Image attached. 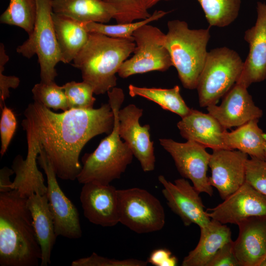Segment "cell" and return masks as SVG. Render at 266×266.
<instances>
[{
    "mask_svg": "<svg viewBox=\"0 0 266 266\" xmlns=\"http://www.w3.org/2000/svg\"><path fill=\"white\" fill-rule=\"evenodd\" d=\"M24 115L21 125L26 132L27 151L38 155L39 149L43 150L57 177L64 180L77 179L82 167L79 158L83 148L95 136L110 133L114 122L109 103L96 109L55 113L33 101Z\"/></svg>",
    "mask_w": 266,
    "mask_h": 266,
    "instance_id": "cell-1",
    "label": "cell"
},
{
    "mask_svg": "<svg viewBox=\"0 0 266 266\" xmlns=\"http://www.w3.org/2000/svg\"><path fill=\"white\" fill-rule=\"evenodd\" d=\"M27 200L15 190L0 192V266H37L40 261Z\"/></svg>",
    "mask_w": 266,
    "mask_h": 266,
    "instance_id": "cell-2",
    "label": "cell"
},
{
    "mask_svg": "<svg viewBox=\"0 0 266 266\" xmlns=\"http://www.w3.org/2000/svg\"><path fill=\"white\" fill-rule=\"evenodd\" d=\"M135 47L133 37L114 38L89 33L72 66L80 70L83 81L92 87L95 94H104L116 87V74Z\"/></svg>",
    "mask_w": 266,
    "mask_h": 266,
    "instance_id": "cell-3",
    "label": "cell"
},
{
    "mask_svg": "<svg viewBox=\"0 0 266 266\" xmlns=\"http://www.w3.org/2000/svg\"><path fill=\"white\" fill-rule=\"evenodd\" d=\"M108 103L114 113L112 132L103 138L95 150L85 154L77 180L80 183L96 182L107 185L120 178L131 164L133 155L119 133L118 112L125 99L123 90L114 87L107 92Z\"/></svg>",
    "mask_w": 266,
    "mask_h": 266,
    "instance_id": "cell-4",
    "label": "cell"
},
{
    "mask_svg": "<svg viewBox=\"0 0 266 266\" xmlns=\"http://www.w3.org/2000/svg\"><path fill=\"white\" fill-rule=\"evenodd\" d=\"M165 45L183 87L197 88L208 53L209 29H191L184 21L167 22Z\"/></svg>",
    "mask_w": 266,
    "mask_h": 266,
    "instance_id": "cell-5",
    "label": "cell"
},
{
    "mask_svg": "<svg viewBox=\"0 0 266 266\" xmlns=\"http://www.w3.org/2000/svg\"><path fill=\"white\" fill-rule=\"evenodd\" d=\"M243 64L238 53L228 47L208 52L196 88L200 106L216 104L237 82Z\"/></svg>",
    "mask_w": 266,
    "mask_h": 266,
    "instance_id": "cell-6",
    "label": "cell"
},
{
    "mask_svg": "<svg viewBox=\"0 0 266 266\" xmlns=\"http://www.w3.org/2000/svg\"><path fill=\"white\" fill-rule=\"evenodd\" d=\"M36 13L32 33L16 51L30 59L36 55L40 66L41 82L55 81L56 66L61 62L52 19L53 0H36Z\"/></svg>",
    "mask_w": 266,
    "mask_h": 266,
    "instance_id": "cell-7",
    "label": "cell"
},
{
    "mask_svg": "<svg viewBox=\"0 0 266 266\" xmlns=\"http://www.w3.org/2000/svg\"><path fill=\"white\" fill-rule=\"evenodd\" d=\"M119 223L137 233L162 230L166 216L160 201L139 188L118 189Z\"/></svg>",
    "mask_w": 266,
    "mask_h": 266,
    "instance_id": "cell-8",
    "label": "cell"
},
{
    "mask_svg": "<svg viewBox=\"0 0 266 266\" xmlns=\"http://www.w3.org/2000/svg\"><path fill=\"white\" fill-rule=\"evenodd\" d=\"M165 35L158 28L148 24L135 31L133 35L135 43L134 54L122 64L118 75L126 78L152 71H165L173 66L165 45Z\"/></svg>",
    "mask_w": 266,
    "mask_h": 266,
    "instance_id": "cell-9",
    "label": "cell"
},
{
    "mask_svg": "<svg viewBox=\"0 0 266 266\" xmlns=\"http://www.w3.org/2000/svg\"><path fill=\"white\" fill-rule=\"evenodd\" d=\"M159 142L172 157L181 175L190 179L200 194L212 196V187L206 174L211 154L205 148L191 140L181 143L170 138H160Z\"/></svg>",
    "mask_w": 266,
    "mask_h": 266,
    "instance_id": "cell-10",
    "label": "cell"
},
{
    "mask_svg": "<svg viewBox=\"0 0 266 266\" xmlns=\"http://www.w3.org/2000/svg\"><path fill=\"white\" fill-rule=\"evenodd\" d=\"M37 161L46 176L47 195L57 236L80 238L82 231L78 210L60 188L54 169L42 149H39Z\"/></svg>",
    "mask_w": 266,
    "mask_h": 266,
    "instance_id": "cell-11",
    "label": "cell"
},
{
    "mask_svg": "<svg viewBox=\"0 0 266 266\" xmlns=\"http://www.w3.org/2000/svg\"><path fill=\"white\" fill-rule=\"evenodd\" d=\"M143 109L133 104L127 105L118 112L119 133L144 172L153 170L155 156L153 142L150 139V126L141 125Z\"/></svg>",
    "mask_w": 266,
    "mask_h": 266,
    "instance_id": "cell-12",
    "label": "cell"
},
{
    "mask_svg": "<svg viewBox=\"0 0 266 266\" xmlns=\"http://www.w3.org/2000/svg\"><path fill=\"white\" fill-rule=\"evenodd\" d=\"M158 180L163 187L162 194L168 206L185 226L195 224L200 228L209 223L211 218L206 214L200 193L187 180L179 178L172 183L160 175Z\"/></svg>",
    "mask_w": 266,
    "mask_h": 266,
    "instance_id": "cell-13",
    "label": "cell"
},
{
    "mask_svg": "<svg viewBox=\"0 0 266 266\" xmlns=\"http://www.w3.org/2000/svg\"><path fill=\"white\" fill-rule=\"evenodd\" d=\"M247 155L239 150H213L208 164L211 169L208 182L223 200L245 183Z\"/></svg>",
    "mask_w": 266,
    "mask_h": 266,
    "instance_id": "cell-14",
    "label": "cell"
},
{
    "mask_svg": "<svg viewBox=\"0 0 266 266\" xmlns=\"http://www.w3.org/2000/svg\"><path fill=\"white\" fill-rule=\"evenodd\" d=\"M206 215L223 224H237L244 219L266 215V196L245 183L216 207L207 208Z\"/></svg>",
    "mask_w": 266,
    "mask_h": 266,
    "instance_id": "cell-15",
    "label": "cell"
},
{
    "mask_svg": "<svg viewBox=\"0 0 266 266\" xmlns=\"http://www.w3.org/2000/svg\"><path fill=\"white\" fill-rule=\"evenodd\" d=\"M80 200L84 216L91 223L104 227L119 223L118 189L110 184H83Z\"/></svg>",
    "mask_w": 266,
    "mask_h": 266,
    "instance_id": "cell-16",
    "label": "cell"
},
{
    "mask_svg": "<svg viewBox=\"0 0 266 266\" xmlns=\"http://www.w3.org/2000/svg\"><path fill=\"white\" fill-rule=\"evenodd\" d=\"M257 12L255 25L245 32L249 51L236 82L246 88L266 79V4L258 2Z\"/></svg>",
    "mask_w": 266,
    "mask_h": 266,
    "instance_id": "cell-17",
    "label": "cell"
},
{
    "mask_svg": "<svg viewBox=\"0 0 266 266\" xmlns=\"http://www.w3.org/2000/svg\"><path fill=\"white\" fill-rule=\"evenodd\" d=\"M246 87L236 83L224 96L221 104L207 107L208 113L226 130L259 119L263 111L254 104Z\"/></svg>",
    "mask_w": 266,
    "mask_h": 266,
    "instance_id": "cell-18",
    "label": "cell"
},
{
    "mask_svg": "<svg viewBox=\"0 0 266 266\" xmlns=\"http://www.w3.org/2000/svg\"><path fill=\"white\" fill-rule=\"evenodd\" d=\"M233 249L239 266H262L266 260V215L246 218L237 224Z\"/></svg>",
    "mask_w": 266,
    "mask_h": 266,
    "instance_id": "cell-19",
    "label": "cell"
},
{
    "mask_svg": "<svg viewBox=\"0 0 266 266\" xmlns=\"http://www.w3.org/2000/svg\"><path fill=\"white\" fill-rule=\"evenodd\" d=\"M182 137L212 150L226 149L223 135L226 131L209 113L191 109L177 124Z\"/></svg>",
    "mask_w": 266,
    "mask_h": 266,
    "instance_id": "cell-20",
    "label": "cell"
},
{
    "mask_svg": "<svg viewBox=\"0 0 266 266\" xmlns=\"http://www.w3.org/2000/svg\"><path fill=\"white\" fill-rule=\"evenodd\" d=\"M27 204L41 249L40 266H47L51 264V253L57 237L47 193L31 195L27 198Z\"/></svg>",
    "mask_w": 266,
    "mask_h": 266,
    "instance_id": "cell-21",
    "label": "cell"
},
{
    "mask_svg": "<svg viewBox=\"0 0 266 266\" xmlns=\"http://www.w3.org/2000/svg\"><path fill=\"white\" fill-rule=\"evenodd\" d=\"M200 231L197 246L184 257L182 266H207L217 252L232 241L230 228L214 219L200 228Z\"/></svg>",
    "mask_w": 266,
    "mask_h": 266,
    "instance_id": "cell-22",
    "label": "cell"
},
{
    "mask_svg": "<svg viewBox=\"0 0 266 266\" xmlns=\"http://www.w3.org/2000/svg\"><path fill=\"white\" fill-rule=\"evenodd\" d=\"M53 12L81 23L108 22L116 15L114 8L104 0H53Z\"/></svg>",
    "mask_w": 266,
    "mask_h": 266,
    "instance_id": "cell-23",
    "label": "cell"
},
{
    "mask_svg": "<svg viewBox=\"0 0 266 266\" xmlns=\"http://www.w3.org/2000/svg\"><path fill=\"white\" fill-rule=\"evenodd\" d=\"M52 15L61 62L69 63L87 42L89 33L82 23L75 19L53 12Z\"/></svg>",
    "mask_w": 266,
    "mask_h": 266,
    "instance_id": "cell-24",
    "label": "cell"
},
{
    "mask_svg": "<svg viewBox=\"0 0 266 266\" xmlns=\"http://www.w3.org/2000/svg\"><path fill=\"white\" fill-rule=\"evenodd\" d=\"M259 119L249 121L235 130L225 132L223 139L227 149H237L251 157L265 159V139L258 125Z\"/></svg>",
    "mask_w": 266,
    "mask_h": 266,
    "instance_id": "cell-25",
    "label": "cell"
},
{
    "mask_svg": "<svg viewBox=\"0 0 266 266\" xmlns=\"http://www.w3.org/2000/svg\"><path fill=\"white\" fill-rule=\"evenodd\" d=\"M12 169L15 177L11 185L22 197L28 198L33 194H46L47 188L44 184L42 173L38 170L37 163L24 159L20 155L13 161Z\"/></svg>",
    "mask_w": 266,
    "mask_h": 266,
    "instance_id": "cell-26",
    "label": "cell"
},
{
    "mask_svg": "<svg viewBox=\"0 0 266 266\" xmlns=\"http://www.w3.org/2000/svg\"><path fill=\"white\" fill-rule=\"evenodd\" d=\"M129 94L132 97L139 96L151 100L163 109L174 113L182 118L190 112V108L183 99L178 85L170 89L141 87L130 84Z\"/></svg>",
    "mask_w": 266,
    "mask_h": 266,
    "instance_id": "cell-27",
    "label": "cell"
},
{
    "mask_svg": "<svg viewBox=\"0 0 266 266\" xmlns=\"http://www.w3.org/2000/svg\"><path fill=\"white\" fill-rule=\"evenodd\" d=\"M36 13V0H9L7 8L0 15V22L19 27L30 35L33 32Z\"/></svg>",
    "mask_w": 266,
    "mask_h": 266,
    "instance_id": "cell-28",
    "label": "cell"
},
{
    "mask_svg": "<svg viewBox=\"0 0 266 266\" xmlns=\"http://www.w3.org/2000/svg\"><path fill=\"white\" fill-rule=\"evenodd\" d=\"M210 26L224 27L237 17L241 0H197Z\"/></svg>",
    "mask_w": 266,
    "mask_h": 266,
    "instance_id": "cell-29",
    "label": "cell"
},
{
    "mask_svg": "<svg viewBox=\"0 0 266 266\" xmlns=\"http://www.w3.org/2000/svg\"><path fill=\"white\" fill-rule=\"evenodd\" d=\"M168 12L163 10H156L146 19L138 22L124 24L105 25L96 22L82 23L88 33H100L114 38H130L133 37V33L137 29L145 24L160 19Z\"/></svg>",
    "mask_w": 266,
    "mask_h": 266,
    "instance_id": "cell-30",
    "label": "cell"
},
{
    "mask_svg": "<svg viewBox=\"0 0 266 266\" xmlns=\"http://www.w3.org/2000/svg\"><path fill=\"white\" fill-rule=\"evenodd\" d=\"M32 91L34 101L55 110L61 109L65 111L69 109L62 86H58L55 81L48 83L40 81L34 85Z\"/></svg>",
    "mask_w": 266,
    "mask_h": 266,
    "instance_id": "cell-31",
    "label": "cell"
},
{
    "mask_svg": "<svg viewBox=\"0 0 266 266\" xmlns=\"http://www.w3.org/2000/svg\"><path fill=\"white\" fill-rule=\"evenodd\" d=\"M69 109H91L94 108L96 99L94 92L88 83L72 81L62 86Z\"/></svg>",
    "mask_w": 266,
    "mask_h": 266,
    "instance_id": "cell-32",
    "label": "cell"
},
{
    "mask_svg": "<svg viewBox=\"0 0 266 266\" xmlns=\"http://www.w3.org/2000/svg\"><path fill=\"white\" fill-rule=\"evenodd\" d=\"M110 3L116 11L114 19L117 24L133 22L143 20L150 14L146 7L144 0H104Z\"/></svg>",
    "mask_w": 266,
    "mask_h": 266,
    "instance_id": "cell-33",
    "label": "cell"
},
{
    "mask_svg": "<svg viewBox=\"0 0 266 266\" xmlns=\"http://www.w3.org/2000/svg\"><path fill=\"white\" fill-rule=\"evenodd\" d=\"M245 182L266 196V158L247 159Z\"/></svg>",
    "mask_w": 266,
    "mask_h": 266,
    "instance_id": "cell-34",
    "label": "cell"
},
{
    "mask_svg": "<svg viewBox=\"0 0 266 266\" xmlns=\"http://www.w3.org/2000/svg\"><path fill=\"white\" fill-rule=\"evenodd\" d=\"M147 262L128 259L116 260L109 259L93 253L90 256L80 258L72 262V266H145Z\"/></svg>",
    "mask_w": 266,
    "mask_h": 266,
    "instance_id": "cell-35",
    "label": "cell"
},
{
    "mask_svg": "<svg viewBox=\"0 0 266 266\" xmlns=\"http://www.w3.org/2000/svg\"><path fill=\"white\" fill-rule=\"evenodd\" d=\"M0 120V134L1 149L0 153L2 156L6 152L9 143L15 133L17 120L12 110L4 105Z\"/></svg>",
    "mask_w": 266,
    "mask_h": 266,
    "instance_id": "cell-36",
    "label": "cell"
},
{
    "mask_svg": "<svg viewBox=\"0 0 266 266\" xmlns=\"http://www.w3.org/2000/svg\"><path fill=\"white\" fill-rule=\"evenodd\" d=\"M9 60L3 43L0 44V107L4 106L5 100L9 97V89L16 88L19 84V78L14 76H7L3 74L4 66Z\"/></svg>",
    "mask_w": 266,
    "mask_h": 266,
    "instance_id": "cell-37",
    "label": "cell"
},
{
    "mask_svg": "<svg viewBox=\"0 0 266 266\" xmlns=\"http://www.w3.org/2000/svg\"><path fill=\"white\" fill-rule=\"evenodd\" d=\"M233 241L226 243L215 254L207 266H239L233 252Z\"/></svg>",
    "mask_w": 266,
    "mask_h": 266,
    "instance_id": "cell-38",
    "label": "cell"
},
{
    "mask_svg": "<svg viewBox=\"0 0 266 266\" xmlns=\"http://www.w3.org/2000/svg\"><path fill=\"white\" fill-rule=\"evenodd\" d=\"M147 262L155 266H175L178 259L168 249L158 248L151 252Z\"/></svg>",
    "mask_w": 266,
    "mask_h": 266,
    "instance_id": "cell-39",
    "label": "cell"
},
{
    "mask_svg": "<svg viewBox=\"0 0 266 266\" xmlns=\"http://www.w3.org/2000/svg\"><path fill=\"white\" fill-rule=\"evenodd\" d=\"M13 173H14L13 170L6 166L0 169V192H6L12 190L10 187L12 182L10 181V177Z\"/></svg>",
    "mask_w": 266,
    "mask_h": 266,
    "instance_id": "cell-40",
    "label": "cell"
},
{
    "mask_svg": "<svg viewBox=\"0 0 266 266\" xmlns=\"http://www.w3.org/2000/svg\"><path fill=\"white\" fill-rule=\"evenodd\" d=\"M161 0H144V2L146 7L148 9Z\"/></svg>",
    "mask_w": 266,
    "mask_h": 266,
    "instance_id": "cell-41",
    "label": "cell"
},
{
    "mask_svg": "<svg viewBox=\"0 0 266 266\" xmlns=\"http://www.w3.org/2000/svg\"><path fill=\"white\" fill-rule=\"evenodd\" d=\"M264 138L265 139V154H266V133H264Z\"/></svg>",
    "mask_w": 266,
    "mask_h": 266,
    "instance_id": "cell-42",
    "label": "cell"
},
{
    "mask_svg": "<svg viewBox=\"0 0 266 266\" xmlns=\"http://www.w3.org/2000/svg\"><path fill=\"white\" fill-rule=\"evenodd\" d=\"M262 266H266V260L263 263V264L262 265Z\"/></svg>",
    "mask_w": 266,
    "mask_h": 266,
    "instance_id": "cell-43",
    "label": "cell"
},
{
    "mask_svg": "<svg viewBox=\"0 0 266 266\" xmlns=\"http://www.w3.org/2000/svg\"></svg>",
    "mask_w": 266,
    "mask_h": 266,
    "instance_id": "cell-44",
    "label": "cell"
}]
</instances>
